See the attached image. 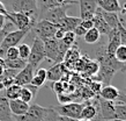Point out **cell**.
I'll list each match as a JSON object with an SVG mask.
<instances>
[{"label": "cell", "mask_w": 126, "mask_h": 121, "mask_svg": "<svg viewBox=\"0 0 126 121\" xmlns=\"http://www.w3.org/2000/svg\"><path fill=\"white\" fill-rule=\"evenodd\" d=\"M8 12L23 13L31 19V21L36 24L39 20V13L37 9L36 0H8L6 6Z\"/></svg>", "instance_id": "6da1fadb"}, {"label": "cell", "mask_w": 126, "mask_h": 121, "mask_svg": "<svg viewBox=\"0 0 126 121\" xmlns=\"http://www.w3.org/2000/svg\"><path fill=\"white\" fill-rule=\"evenodd\" d=\"M44 49H45V58H49L56 63H63L65 57L66 51L68 48H66L61 41H57L54 39L47 40L44 42Z\"/></svg>", "instance_id": "7a4b0ae2"}, {"label": "cell", "mask_w": 126, "mask_h": 121, "mask_svg": "<svg viewBox=\"0 0 126 121\" xmlns=\"http://www.w3.org/2000/svg\"><path fill=\"white\" fill-rule=\"evenodd\" d=\"M29 31L30 30H27V29L26 30H19V29H16V30L9 31L7 35L5 36L4 41L0 44V58L4 59L5 52H6V50H7L8 48L19 46L20 42L24 39V36L27 35Z\"/></svg>", "instance_id": "3957f363"}, {"label": "cell", "mask_w": 126, "mask_h": 121, "mask_svg": "<svg viewBox=\"0 0 126 121\" xmlns=\"http://www.w3.org/2000/svg\"><path fill=\"white\" fill-rule=\"evenodd\" d=\"M83 106H84V104H82V102L71 101V102H67V104H59L57 106H53L52 108L57 112L58 115L73 118V119L79 120Z\"/></svg>", "instance_id": "277c9868"}, {"label": "cell", "mask_w": 126, "mask_h": 121, "mask_svg": "<svg viewBox=\"0 0 126 121\" xmlns=\"http://www.w3.org/2000/svg\"><path fill=\"white\" fill-rule=\"evenodd\" d=\"M32 29L35 30V34L36 36L41 39L43 42H45L47 40H51L54 37V33L57 31L58 27L56 24H51L49 21H46V20H38L36 24H34V27Z\"/></svg>", "instance_id": "5b68a950"}, {"label": "cell", "mask_w": 126, "mask_h": 121, "mask_svg": "<svg viewBox=\"0 0 126 121\" xmlns=\"http://www.w3.org/2000/svg\"><path fill=\"white\" fill-rule=\"evenodd\" d=\"M44 58H45L44 42L36 36L34 39L32 46L30 47V55H29V58H28V63L36 69Z\"/></svg>", "instance_id": "8992f818"}, {"label": "cell", "mask_w": 126, "mask_h": 121, "mask_svg": "<svg viewBox=\"0 0 126 121\" xmlns=\"http://www.w3.org/2000/svg\"><path fill=\"white\" fill-rule=\"evenodd\" d=\"M49 111V107H43L37 104L29 105V109L26 114L21 117H14L15 121H43L46 113Z\"/></svg>", "instance_id": "52a82bcc"}, {"label": "cell", "mask_w": 126, "mask_h": 121, "mask_svg": "<svg viewBox=\"0 0 126 121\" xmlns=\"http://www.w3.org/2000/svg\"><path fill=\"white\" fill-rule=\"evenodd\" d=\"M6 19L8 21H11L13 26L16 27L19 30H31L34 27V22L31 21V19L28 15L23 14V13H17V12H8V15Z\"/></svg>", "instance_id": "ba28073f"}, {"label": "cell", "mask_w": 126, "mask_h": 121, "mask_svg": "<svg viewBox=\"0 0 126 121\" xmlns=\"http://www.w3.org/2000/svg\"><path fill=\"white\" fill-rule=\"evenodd\" d=\"M66 9H67L66 6H59V7L52 8V9H50V11L44 13V14L41 16V19L46 20V21H49L51 24H56V26L59 28V26H60L61 22H63V20L65 19V16L67 15V14H66Z\"/></svg>", "instance_id": "9c48e42d"}, {"label": "cell", "mask_w": 126, "mask_h": 121, "mask_svg": "<svg viewBox=\"0 0 126 121\" xmlns=\"http://www.w3.org/2000/svg\"><path fill=\"white\" fill-rule=\"evenodd\" d=\"M80 6V18L81 20H90L95 15L97 11L96 0H78Z\"/></svg>", "instance_id": "30bf717a"}, {"label": "cell", "mask_w": 126, "mask_h": 121, "mask_svg": "<svg viewBox=\"0 0 126 121\" xmlns=\"http://www.w3.org/2000/svg\"><path fill=\"white\" fill-rule=\"evenodd\" d=\"M35 72V68L32 65H30L29 63H27V65L21 69V70L17 72V74L14 78V84L19 86H26L29 85L31 83V79H32V76H34Z\"/></svg>", "instance_id": "8fae6325"}, {"label": "cell", "mask_w": 126, "mask_h": 121, "mask_svg": "<svg viewBox=\"0 0 126 121\" xmlns=\"http://www.w3.org/2000/svg\"><path fill=\"white\" fill-rule=\"evenodd\" d=\"M109 41H108V44L105 46V51L109 56H112L115 57V51L116 49L122 44L120 43V36H119L118 29L117 28H113L111 29V31L109 33Z\"/></svg>", "instance_id": "7c38bea8"}, {"label": "cell", "mask_w": 126, "mask_h": 121, "mask_svg": "<svg viewBox=\"0 0 126 121\" xmlns=\"http://www.w3.org/2000/svg\"><path fill=\"white\" fill-rule=\"evenodd\" d=\"M9 109L13 117H21L26 114L29 109V104L22 101L21 99H14V100H8Z\"/></svg>", "instance_id": "4fadbf2b"}, {"label": "cell", "mask_w": 126, "mask_h": 121, "mask_svg": "<svg viewBox=\"0 0 126 121\" xmlns=\"http://www.w3.org/2000/svg\"><path fill=\"white\" fill-rule=\"evenodd\" d=\"M119 94H120V91L113 85L102 86L99 90V98L107 101H116L118 99Z\"/></svg>", "instance_id": "5bb4252c"}, {"label": "cell", "mask_w": 126, "mask_h": 121, "mask_svg": "<svg viewBox=\"0 0 126 121\" xmlns=\"http://www.w3.org/2000/svg\"><path fill=\"white\" fill-rule=\"evenodd\" d=\"M96 2H97V7L104 12L119 13L122 11L119 0H96Z\"/></svg>", "instance_id": "9a60e30c"}, {"label": "cell", "mask_w": 126, "mask_h": 121, "mask_svg": "<svg viewBox=\"0 0 126 121\" xmlns=\"http://www.w3.org/2000/svg\"><path fill=\"white\" fill-rule=\"evenodd\" d=\"M37 92H38V87L31 85V84L26 85V86H22L19 99H21L22 101L27 102V104H29V105H30V102L32 101V99L36 97Z\"/></svg>", "instance_id": "2e32d148"}, {"label": "cell", "mask_w": 126, "mask_h": 121, "mask_svg": "<svg viewBox=\"0 0 126 121\" xmlns=\"http://www.w3.org/2000/svg\"><path fill=\"white\" fill-rule=\"evenodd\" d=\"M63 74H64V64L56 63L53 67L46 70V79H49L51 82H59L63 78Z\"/></svg>", "instance_id": "e0dca14e"}, {"label": "cell", "mask_w": 126, "mask_h": 121, "mask_svg": "<svg viewBox=\"0 0 126 121\" xmlns=\"http://www.w3.org/2000/svg\"><path fill=\"white\" fill-rule=\"evenodd\" d=\"M116 71L113 69H111L109 67H105V65H101L97 71V77L96 78L98 79L101 84H107V85H110V82L112 77H113V74H115Z\"/></svg>", "instance_id": "ac0fdd59"}, {"label": "cell", "mask_w": 126, "mask_h": 121, "mask_svg": "<svg viewBox=\"0 0 126 121\" xmlns=\"http://www.w3.org/2000/svg\"><path fill=\"white\" fill-rule=\"evenodd\" d=\"M0 121H15L9 109L8 99L4 96H0Z\"/></svg>", "instance_id": "d6986e66"}, {"label": "cell", "mask_w": 126, "mask_h": 121, "mask_svg": "<svg viewBox=\"0 0 126 121\" xmlns=\"http://www.w3.org/2000/svg\"><path fill=\"white\" fill-rule=\"evenodd\" d=\"M97 8H98V7H97ZM92 20H93L94 28H96V29L98 30V33L101 34V35H109V33L111 31L110 27L107 24V22L104 21L103 18H102V16L97 13V11H96L95 15L93 16Z\"/></svg>", "instance_id": "ffe728a7"}, {"label": "cell", "mask_w": 126, "mask_h": 121, "mask_svg": "<svg viewBox=\"0 0 126 121\" xmlns=\"http://www.w3.org/2000/svg\"><path fill=\"white\" fill-rule=\"evenodd\" d=\"M97 13L104 19V21L107 22V24L110 27V29H113V28H117L118 24L120 22V19L117 13H109V12H104L102 9L97 8Z\"/></svg>", "instance_id": "44dd1931"}, {"label": "cell", "mask_w": 126, "mask_h": 121, "mask_svg": "<svg viewBox=\"0 0 126 121\" xmlns=\"http://www.w3.org/2000/svg\"><path fill=\"white\" fill-rule=\"evenodd\" d=\"M96 115H97V105H93L90 102H86L82 111H81V115H80L81 120L92 121L95 119Z\"/></svg>", "instance_id": "7402d4cb"}, {"label": "cell", "mask_w": 126, "mask_h": 121, "mask_svg": "<svg viewBox=\"0 0 126 121\" xmlns=\"http://www.w3.org/2000/svg\"><path fill=\"white\" fill-rule=\"evenodd\" d=\"M82 20L80 18H77V16H68L66 15L65 19L63 20L61 24L59 26V28L64 29V30L67 33V31H74V29L81 24Z\"/></svg>", "instance_id": "603a6c76"}, {"label": "cell", "mask_w": 126, "mask_h": 121, "mask_svg": "<svg viewBox=\"0 0 126 121\" xmlns=\"http://www.w3.org/2000/svg\"><path fill=\"white\" fill-rule=\"evenodd\" d=\"M36 2H37V9L39 13V19L45 12L60 6L57 2V0H36Z\"/></svg>", "instance_id": "cb8c5ba5"}, {"label": "cell", "mask_w": 126, "mask_h": 121, "mask_svg": "<svg viewBox=\"0 0 126 121\" xmlns=\"http://www.w3.org/2000/svg\"><path fill=\"white\" fill-rule=\"evenodd\" d=\"M46 82V69H37V70L34 72V76H32V79H31V85L36 86V87H41L45 84Z\"/></svg>", "instance_id": "d4e9b609"}, {"label": "cell", "mask_w": 126, "mask_h": 121, "mask_svg": "<svg viewBox=\"0 0 126 121\" xmlns=\"http://www.w3.org/2000/svg\"><path fill=\"white\" fill-rule=\"evenodd\" d=\"M21 89L22 86H19L16 84H12V85L5 87V98H7L8 100H14V99H19L20 93H21Z\"/></svg>", "instance_id": "484cf974"}, {"label": "cell", "mask_w": 126, "mask_h": 121, "mask_svg": "<svg viewBox=\"0 0 126 121\" xmlns=\"http://www.w3.org/2000/svg\"><path fill=\"white\" fill-rule=\"evenodd\" d=\"M26 61H23L21 58H16V59H4V64H5V69H11V70H17L20 71L21 69L27 65Z\"/></svg>", "instance_id": "4316f807"}, {"label": "cell", "mask_w": 126, "mask_h": 121, "mask_svg": "<svg viewBox=\"0 0 126 121\" xmlns=\"http://www.w3.org/2000/svg\"><path fill=\"white\" fill-rule=\"evenodd\" d=\"M82 37H83L84 42L87 43V44H95V43H97L99 41V39H101V34L98 33V30H97L96 28L93 27V28H90V29H88Z\"/></svg>", "instance_id": "83f0119b"}, {"label": "cell", "mask_w": 126, "mask_h": 121, "mask_svg": "<svg viewBox=\"0 0 126 121\" xmlns=\"http://www.w3.org/2000/svg\"><path fill=\"white\" fill-rule=\"evenodd\" d=\"M115 119L120 121H126V104L119 101H113Z\"/></svg>", "instance_id": "f1b7e54d"}, {"label": "cell", "mask_w": 126, "mask_h": 121, "mask_svg": "<svg viewBox=\"0 0 126 121\" xmlns=\"http://www.w3.org/2000/svg\"><path fill=\"white\" fill-rule=\"evenodd\" d=\"M115 58L117 62L123 64L122 71H124V68L126 65V46L125 44H120L115 51Z\"/></svg>", "instance_id": "f546056e"}, {"label": "cell", "mask_w": 126, "mask_h": 121, "mask_svg": "<svg viewBox=\"0 0 126 121\" xmlns=\"http://www.w3.org/2000/svg\"><path fill=\"white\" fill-rule=\"evenodd\" d=\"M17 47V50H19V58L23 59L28 62V58H29V55H30V47L28 46L27 43H21Z\"/></svg>", "instance_id": "4dcf8cb0"}, {"label": "cell", "mask_w": 126, "mask_h": 121, "mask_svg": "<svg viewBox=\"0 0 126 121\" xmlns=\"http://www.w3.org/2000/svg\"><path fill=\"white\" fill-rule=\"evenodd\" d=\"M75 37H77V36L74 35L73 31H67V33H65L64 37H63L60 41L63 42V44H64L66 48L69 49L71 47H73V46L75 44Z\"/></svg>", "instance_id": "1f68e13d"}, {"label": "cell", "mask_w": 126, "mask_h": 121, "mask_svg": "<svg viewBox=\"0 0 126 121\" xmlns=\"http://www.w3.org/2000/svg\"><path fill=\"white\" fill-rule=\"evenodd\" d=\"M99 69V65L97 62L94 61H89L84 64V71L88 73V76H95Z\"/></svg>", "instance_id": "d6a6232c"}, {"label": "cell", "mask_w": 126, "mask_h": 121, "mask_svg": "<svg viewBox=\"0 0 126 121\" xmlns=\"http://www.w3.org/2000/svg\"><path fill=\"white\" fill-rule=\"evenodd\" d=\"M19 58V50L17 47H11L8 48L6 52H5V57L4 59H16Z\"/></svg>", "instance_id": "836d02e7"}, {"label": "cell", "mask_w": 126, "mask_h": 121, "mask_svg": "<svg viewBox=\"0 0 126 121\" xmlns=\"http://www.w3.org/2000/svg\"><path fill=\"white\" fill-rule=\"evenodd\" d=\"M14 27L13 26V24H12L11 21H8V22H6L5 24V26L2 27V29H0V44H1V42L4 41L5 36L7 35L9 31H12V28Z\"/></svg>", "instance_id": "e575fe53"}, {"label": "cell", "mask_w": 126, "mask_h": 121, "mask_svg": "<svg viewBox=\"0 0 126 121\" xmlns=\"http://www.w3.org/2000/svg\"><path fill=\"white\" fill-rule=\"evenodd\" d=\"M58 117H59V115L57 114V112H56L52 107H49V111H47V113H46V115L43 121H59Z\"/></svg>", "instance_id": "d590c367"}, {"label": "cell", "mask_w": 126, "mask_h": 121, "mask_svg": "<svg viewBox=\"0 0 126 121\" xmlns=\"http://www.w3.org/2000/svg\"><path fill=\"white\" fill-rule=\"evenodd\" d=\"M117 29H118L119 36H120V43L122 44H125L126 46V27L122 24V21L118 24L117 26Z\"/></svg>", "instance_id": "8d00e7d4"}, {"label": "cell", "mask_w": 126, "mask_h": 121, "mask_svg": "<svg viewBox=\"0 0 126 121\" xmlns=\"http://www.w3.org/2000/svg\"><path fill=\"white\" fill-rule=\"evenodd\" d=\"M86 31H87V30H86V29H84L81 24H79V26L74 29V31H73V33H74V35L78 36V37H82V36L86 34Z\"/></svg>", "instance_id": "74e56055"}, {"label": "cell", "mask_w": 126, "mask_h": 121, "mask_svg": "<svg viewBox=\"0 0 126 121\" xmlns=\"http://www.w3.org/2000/svg\"><path fill=\"white\" fill-rule=\"evenodd\" d=\"M80 24L84 28V29H86V30H88V29H90V28L94 27V24H93V20H92V19H90V20H82Z\"/></svg>", "instance_id": "f35d334b"}, {"label": "cell", "mask_w": 126, "mask_h": 121, "mask_svg": "<svg viewBox=\"0 0 126 121\" xmlns=\"http://www.w3.org/2000/svg\"><path fill=\"white\" fill-rule=\"evenodd\" d=\"M65 33L66 31L64 30V29H61V28H58L57 31L54 33V40H57V41H60L63 37H64V35H65Z\"/></svg>", "instance_id": "ab89813d"}, {"label": "cell", "mask_w": 126, "mask_h": 121, "mask_svg": "<svg viewBox=\"0 0 126 121\" xmlns=\"http://www.w3.org/2000/svg\"><path fill=\"white\" fill-rule=\"evenodd\" d=\"M5 71V64H4V59L0 58V79L2 80V74Z\"/></svg>", "instance_id": "60d3db41"}, {"label": "cell", "mask_w": 126, "mask_h": 121, "mask_svg": "<svg viewBox=\"0 0 126 121\" xmlns=\"http://www.w3.org/2000/svg\"><path fill=\"white\" fill-rule=\"evenodd\" d=\"M58 119H59V121H79V120H77V119H73V118L61 117V115H59V117H58Z\"/></svg>", "instance_id": "b9f144b4"}, {"label": "cell", "mask_w": 126, "mask_h": 121, "mask_svg": "<svg viewBox=\"0 0 126 121\" xmlns=\"http://www.w3.org/2000/svg\"><path fill=\"white\" fill-rule=\"evenodd\" d=\"M5 24H6V16L0 14V29H2V27L5 26Z\"/></svg>", "instance_id": "7bdbcfd3"}, {"label": "cell", "mask_w": 126, "mask_h": 121, "mask_svg": "<svg viewBox=\"0 0 126 121\" xmlns=\"http://www.w3.org/2000/svg\"><path fill=\"white\" fill-rule=\"evenodd\" d=\"M0 1H1V2H2V4H7V2H8V0H0Z\"/></svg>", "instance_id": "ee69618b"}, {"label": "cell", "mask_w": 126, "mask_h": 121, "mask_svg": "<svg viewBox=\"0 0 126 121\" xmlns=\"http://www.w3.org/2000/svg\"><path fill=\"white\" fill-rule=\"evenodd\" d=\"M1 90H4V85L0 83V92H1Z\"/></svg>", "instance_id": "f6af8a7d"}, {"label": "cell", "mask_w": 126, "mask_h": 121, "mask_svg": "<svg viewBox=\"0 0 126 121\" xmlns=\"http://www.w3.org/2000/svg\"><path fill=\"white\" fill-rule=\"evenodd\" d=\"M108 121H120V120H116L115 119V120H108Z\"/></svg>", "instance_id": "bcb514c9"}, {"label": "cell", "mask_w": 126, "mask_h": 121, "mask_svg": "<svg viewBox=\"0 0 126 121\" xmlns=\"http://www.w3.org/2000/svg\"><path fill=\"white\" fill-rule=\"evenodd\" d=\"M79 121H88V120H81V119H80V120H79Z\"/></svg>", "instance_id": "7dc6e473"}]
</instances>
